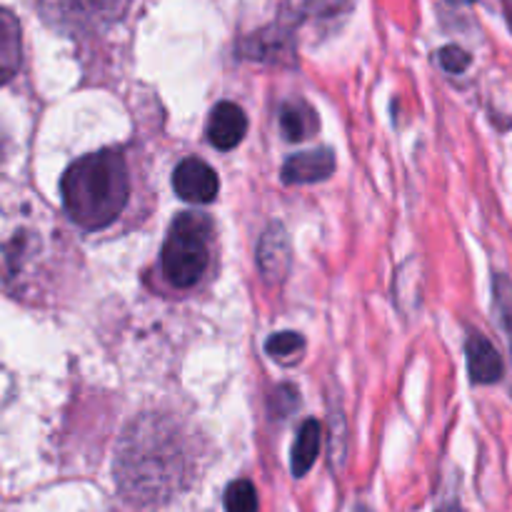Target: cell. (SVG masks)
I'll return each mask as SVG.
<instances>
[{"instance_id":"6da1fadb","label":"cell","mask_w":512,"mask_h":512,"mask_svg":"<svg viewBox=\"0 0 512 512\" xmlns=\"http://www.w3.org/2000/svg\"><path fill=\"white\" fill-rule=\"evenodd\" d=\"M115 475L135 505H160L190 480L188 440L165 418H140L123 435Z\"/></svg>"},{"instance_id":"7a4b0ae2","label":"cell","mask_w":512,"mask_h":512,"mask_svg":"<svg viewBox=\"0 0 512 512\" xmlns=\"http://www.w3.org/2000/svg\"><path fill=\"white\" fill-rule=\"evenodd\" d=\"M63 208L75 225L100 230L128 203V165L118 150H98L75 160L60 180Z\"/></svg>"},{"instance_id":"3957f363","label":"cell","mask_w":512,"mask_h":512,"mask_svg":"<svg viewBox=\"0 0 512 512\" xmlns=\"http://www.w3.org/2000/svg\"><path fill=\"white\" fill-rule=\"evenodd\" d=\"M210 220L200 213H183L173 220L163 245V275L175 288H193L208 268Z\"/></svg>"},{"instance_id":"277c9868","label":"cell","mask_w":512,"mask_h":512,"mask_svg":"<svg viewBox=\"0 0 512 512\" xmlns=\"http://www.w3.org/2000/svg\"><path fill=\"white\" fill-rule=\"evenodd\" d=\"M128 0H38V13L50 28L73 38L108 30L123 18Z\"/></svg>"},{"instance_id":"5b68a950","label":"cell","mask_w":512,"mask_h":512,"mask_svg":"<svg viewBox=\"0 0 512 512\" xmlns=\"http://www.w3.org/2000/svg\"><path fill=\"white\" fill-rule=\"evenodd\" d=\"M173 188L188 203H213L218 198V173L200 158H185L173 173Z\"/></svg>"},{"instance_id":"8992f818","label":"cell","mask_w":512,"mask_h":512,"mask_svg":"<svg viewBox=\"0 0 512 512\" xmlns=\"http://www.w3.org/2000/svg\"><path fill=\"white\" fill-rule=\"evenodd\" d=\"M335 173L333 150L318 148L305 150V153L290 155L283 165V180L288 185H305L328 180Z\"/></svg>"},{"instance_id":"52a82bcc","label":"cell","mask_w":512,"mask_h":512,"mask_svg":"<svg viewBox=\"0 0 512 512\" xmlns=\"http://www.w3.org/2000/svg\"><path fill=\"white\" fill-rule=\"evenodd\" d=\"M258 268L268 283H280L290 268V240L283 225H270L258 245Z\"/></svg>"},{"instance_id":"ba28073f","label":"cell","mask_w":512,"mask_h":512,"mask_svg":"<svg viewBox=\"0 0 512 512\" xmlns=\"http://www.w3.org/2000/svg\"><path fill=\"white\" fill-rule=\"evenodd\" d=\"M248 133V118L235 103H218L208 120V138L218 150H233Z\"/></svg>"},{"instance_id":"9c48e42d","label":"cell","mask_w":512,"mask_h":512,"mask_svg":"<svg viewBox=\"0 0 512 512\" xmlns=\"http://www.w3.org/2000/svg\"><path fill=\"white\" fill-rule=\"evenodd\" d=\"M468 370H470V378L480 385H493L503 378L505 373V365L503 358L498 355L495 345L490 343L485 335H470L468 340Z\"/></svg>"},{"instance_id":"30bf717a","label":"cell","mask_w":512,"mask_h":512,"mask_svg":"<svg viewBox=\"0 0 512 512\" xmlns=\"http://www.w3.org/2000/svg\"><path fill=\"white\" fill-rule=\"evenodd\" d=\"M20 60H23L20 23L10 10L0 8V85H5L18 73Z\"/></svg>"},{"instance_id":"8fae6325","label":"cell","mask_w":512,"mask_h":512,"mask_svg":"<svg viewBox=\"0 0 512 512\" xmlns=\"http://www.w3.org/2000/svg\"><path fill=\"white\" fill-rule=\"evenodd\" d=\"M318 125V115L305 100L285 103L283 110H280V130H283V138L290 140V143L308 140L310 135L318 133Z\"/></svg>"},{"instance_id":"7c38bea8","label":"cell","mask_w":512,"mask_h":512,"mask_svg":"<svg viewBox=\"0 0 512 512\" xmlns=\"http://www.w3.org/2000/svg\"><path fill=\"white\" fill-rule=\"evenodd\" d=\"M320 453V423L318 420H305L298 430V440L293 445V475L303 478Z\"/></svg>"},{"instance_id":"4fadbf2b","label":"cell","mask_w":512,"mask_h":512,"mask_svg":"<svg viewBox=\"0 0 512 512\" xmlns=\"http://www.w3.org/2000/svg\"><path fill=\"white\" fill-rule=\"evenodd\" d=\"M225 512H258V493L248 480H235L225 490Z\"/></svg>"},{"instance_id":"5bb4252c","label":"cell","mask_w":512,"mask_h":512,"mask_svg":"<svg viewBox=\"0 0 512 512\" xmlns=\"http://www.w3.org/2000/svg\"><path fill=\"white\" fill-rule=\"evenodd\" d=\"M495 308H498L500 323H503L505 333H508L512 348V285L505 275L495 278Z\"/></svg>"},{"instance_id":"9a60e30c","label":"cell","mask_w":512,"mask_h":512,"mask_svg":"<svg viewBox=\"0 0 512 512\" xmlns=\"http://www.w3.org/2000/svg\"><path fill=\"white\" fill-rule=\"evenodd\" d=\"M265 350H268V355H273V358H290V355L303 350V338H300L298 333L270 335L268 343H265Z\"/></svg>"},{"instance_id":"2e32d148","label":"cell","mask_w":512,"mask_h":512,"mask_svg":"<svg viewBox=\"0 0 512 512\" xmlns=\"http://www.w3.org/2000/svg\"><path fill=\"white\" fill-rule=\"evenodd\" d=\"M440 65H443L448 73H463L465 68L470 65V53L468 50L458 48V45H445L443 50H440Z\"/></svg>"},{"instance_id":"e0dca14e","label":"cell","mask_w":512,"mask_h":512,"mask_svg":"<svg viewBox=\"0 0 512 512\" xmlns=\"http://www.w3.org/2000/svg\"><path fill=\"white\" fill-rule=\"evenodd\" d=\"M345 8L348 0H308V13L315 18H335Z\"/></svg>"},{"instance_id":"ac0fdd59","label":"cell","mask_w":512,"mask_h":512,"mask_svg":"<svg viewBox=\"0 0 512 512\" xmlns=\"http://www.w3.org/2000/svg\"><path fill=\"white\" fill-rule=\"evenodd\" d=\"M450 3H458V5H470V3H475V0H450Z\"/></svg>"},{"instance_id":"d6986e66","label":"cell","mask_w":512,"mask_h":512,"mask_svg":"<svg viewBox=\"0 0 512 512\" xmlns=\"http://www.w3.org/2000/svg\"><path fill=\"white\" fill-rule=\"evenodd\" d=\"M3 153H5V148H3V138H0V163H3Z\"/></svg>"}]
</instances>
